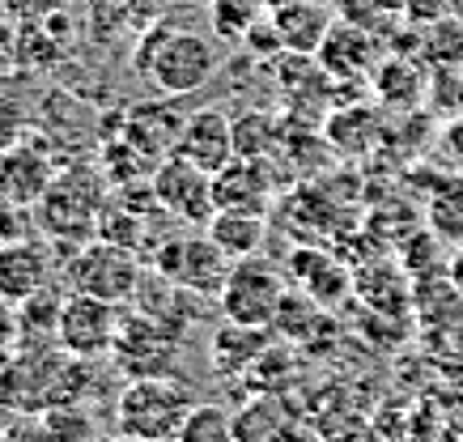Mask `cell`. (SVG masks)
Instances as JSON below:
<instances>
[{
	"instance_id": "277c9868",
	"label": "cell",
	"mask_w": 463,
	"mask_h": 442,
	"mask_svg": "<svg viewBox=\"0 0 463 442\" xmlns=\"http://www.w3.org/2000/svg\"><path fill=\"white\" fill-rule=\"evenodd\" d=\"M60 277H64V286H69L72 294H90V298L128 306L145 281V259L119 243L90 239V243L72 247L69 256H64Z\"/></svg>"
},
{
	"instance_id": "30bf717a",
	"label": "cell",
	"mask_w": 463,
	"mask_h": 442,
	"mask_svg": "<svg viewBox=\"0 0 463 442\" xmlns=\"http://www.w3.org/2000/svg\"><path fill=\"white\" fill-rule=\"evenodd\" d=\"M315 60H319V69L327 72L332 81H370L383 60V43L365 26L336 17L332 30L323 34Z\"/></svg>"
},
{
	"instance_id": "e0dca14e",
	"label": "cell",
	"mask_w": 463,
	"mask_h": 442,
	"mask_svg": "<svg viewBox=\"0 0 463 442\" xmlns=\"http://www.w3.org/2000/svg\"><path fill=\"white\" fill-rule=\"evenodd\" d=\"M234 442H307V426L281 396H251L234 413Z\"/></svg>"
},
{
	"instance_id": "5bb4252c",
	"label": "cell",
	"mask_w": 463,
	"mask_h": 442,
	"mask_svg": "<svg viewBox=\"0 0 463 442\" xmlns=\"http://www.w3.org/2000/svg\"><path fill=\"white\" fill-rule=\"evenodd\" d=\"M60 162L47 149H43L34 136H26L22 145H14V149H5L0 154V196L14 200L17 209H34L43 200V192L52 187V179H56Z\"/></svg>"
},
{
	"instance_id": "d6986e66",
	"label": "cell",
	"mask_w": 463,
	"mask_h": 442,
	"mask_svg": "<svg viewBox=\"0 0 463 442\" xmlns=\"http://www.w3.org/2000/svg\"><path fill=\"white\" fill-rule=\"evenodd\" d=\"M425 230L447 247L463 243V171H438L425 179Z\"/></svg>"
},
{
	"instance_id": "ffe728a7",
	"label": "cell",
	"mask_w": 463,
	"mask_h": 442,
	"mask_svg": "<svg viewBox=\"0 0 463 442\" xmlns=\"http://www.w3.org/2000/svg\"><path fill=\"white\" fill-rule=\"evenodd\" d=\"M272 341H277L272 328H247V324H230L225 319L222 328L213 332V371L225 374V379H242Z\"/></svg>"
},
{
	"instance_id": "8992f818",
	"label": "cell",
	"mask_w": 463,
	"mask_h": 442,
	"mask_svg": "<svg viewBox=\"0 0 463 442\" xmlns=\"http://www.w3.org/2000/svg\"><path fill=\"white\" fill-rule=\"evenodd\" d=\"M234 268V259L213 243L209 234H175L154 247V272L170 277L175 286H183L196 298H217L225 286V277Z\"/></svg>"
},
{
	"instance_id": "484cf974",
	"label": "cell",
	"mask_w": 463,
	"mask_h": 442,
	"mask_svg": "<svg viewBox=\"0 0 463 442\" xmlns=\"http://www.w3.org/2000/svg\"><path fill=\"white\" fill-rule=\"evenodd\" d=\"M43 426L52 429L56 442H99V417L90 413L85 400H64L43 409Z\"/></svg>"
},
{
	"instance_id": "7a4b0ae2",
	"label": "cell",
	"mask_w": 463,
	"mask_h": 442,
	"mask_svg": "<svg viewBox=\"0 0 463 442\" xmlns=\"http://www.w3.org/2000/svg\"><path fill=\"white\" fill-rule=\"evenodd\" d=\"M137 69L154 77V86L170 99H187L209 86L222 69V47L200 30L157 26L137 52Z\"/></svg>"
},
{
	"instance_id": "d4e9b609",
	"label": "cell",
	"mask_w": 463,
	"mask_h": 442,
	"mask_svg": "<svg viewBox=\"0 0 463 442\" xmlns=\"http://www.w3.org/2000/svg\"><path fill=\"white\" fill-rule=\"evenodd\" d=\"M374 136H379V111L374 107H336L323 119V141L345 157L365 154L374 145Z\"/></svg>"
},
{
	"instance_id": "6da1fadb",
	"label": "cell",
	"mask_w": 463,
	"mask_h": 442,
	"mask_svg": "<svg viewBox=\"0 0 463 442\" xmlns=\"http://www.w3.org/2000/svg\"><path fill=\"white\" fill-rule=\"evenodd\" d=\"M111 196V179L102 174L99 162H64L52 179V187L43 192V200L30 209L34 226L47 243L56 247H81L99 234V217H102V204Z\"/></svg>"
},
{
	"instance_id": "d590c367",
	"label": "cell",
	"mask_w": 463,
	"mask_h": 442,
	"mask_svg": "<svg viewBox=\"0 0 463 442\" xmlns=\"http://www.w3.org/2000/svg\"><path fill=\"white\" fill-rule=\"evenodd\" d=\"M115 442H137V438H115Z\"/></svg>"
},
{
	"instance_id": "836d02e7",
	"label": "cell",
	"mask_w": 463,
	"mask_h": 442,
	"mask_svg": "<svg viewBox=\"0 0 463 442\" xmlns=\"http://www.w3.org/2000/svg\"><path fill=\"white\" fill-rule=\"evenodd\" d=\"M0 442H56V438H52V429L43 426V417H26V421H14L5 429Z\"/></svg>"
},
{
	"instance_id": "2e32d148",
	"label": "cell",
	"mask_w": 463,
	"mask_h": 442,
	"mask_svg": "<svg viewBox=\"0 0 463 442\" xmlns=\"http://www.w3.org/2000/svg\"><path fill=\"white\" fill-rule=\"evenodd\" d=\"M183 119H187V111H179V99L162 94V99L137 102V107L124 115V124H119V128H124L132 141L141 145L149 157H157V162H162V157L175 154V141H179Z\"/></svg>"
},
{
	"instance_id": "7402d4cb",
	"label": "cell",
	"mask_w": 463,
	"mask_h": 442,
	"mask_svg": "<svg viewBox=\"0 0 463 442\" xmlns=\"http://www.w3.org/2000/svg\"><path fill=\"white\" fill-rule=\"evenodd\" d=\"M213 243L222 247L230 259H247V256H260L264 251V239H268V217L264 213H234V209H217L213 221L204 226Z\"/></svg>"
},
{
	"instance_id": "4316f807",
	"label": "cell",
	"mask_w": 463,
	"mask_h": 442,
	"mask_svg": "<svg viewBox=\"0 0 463 442\" xmlns=\"http://www.w3.org/2000/svg\"><path fill=\"white\" fill-rule=\"evenodd\" d=\"M268 14H272V0H213V30L230 43H242Z\"/></svg>"
},
{
	"instance_id": "44dd1931",
	"label": "cell",
	"mask_w": 463,
	"mask_h": 442,
	"mask_svg": "<svg viewBox=\"0 0 463 442\" xmlns=\"http://www.w3.org/2000/svg\"><path fill=\"white\" fill-rule=\"evenodd\" d=\"M60 286H43L34 298L17 302V349H52L60 344V311H64Z\"/></svg>"
},
{
	"instance_id": "ba28073f",
	"label": "cell",
	"mask_w": 463,
	"mask_h": 442,
	"mask_svg": "<svg viewBox=\"0 0 463 442\" xmlns=\"http://www.w3.org/2000/svg\"><path fill=\"white\" fill-rule=\"evenodd\" d=\"M149 187H154L162 213L175 217V221H183V226L204 230L213 221V213H217V200H213V174L200 171V166H192V162L179 157V154H170V157L157 162Z\"/></svg>"
},
{
	"instance_id": "7c38bea8",
	"label": "cell",
	"mask_w": 463,
	"mask_h": 442,
	"mask_svg": "<svg viewBox=\"0 0 463 442\" xmlns=\"http://www.w3.org/2000/svg\"><path fill=\"white\" fill-rule=\"evenodd\" d=\"M281 196V183L272 174V157L264 162H247V157H234L225 171L213 174V200L217 209H234V213H264L277 204Z\"/></svg>"
},
{
	"instance_id": "52a82bcc",
	"label": "cell",
	"mask_w": 463,
	"mask_h": 442,
	"mask_svg": "<svg viewBox=\"0 0 463 442\" xmlns=\"http://www.w3.org/2000/svg\"><path fill=\"white\" fill-rule=\"evenodd\" d=\"M179 344L183 336L175 328H166L162 319H154L149 311L132 306L119 315V332H115L111 357L115 366L128 379H145V374H175L179 362Z\"/></svg>"
},
{
	"instance_id": "f1b7e54d",
	"label": "cell",
	"mask_w": 463,
	"mask_h": 442,
	"mask_svg": "<svg viewBox=\"0 0 463 442\" xmlns=\"http://www.w3.org/2000/svg\"><path fill=\"white\" fill-rule=\"evenodd\" d=\"M175 442H234V413L222 404H196L179 426Z\"/></svg>"
},
{
	"instance_id": "f546056e",
	"label": "cell",
	"mask_w": 463,
	"mask_h": 442,
	"mask_svg": "<svg viewBox=\"0 0 463 442\" xmlns=\"http://www.w3.org/2000/svg\"><path fill=\"white\" fill-rule=\"evenodd\" d=\"M30 132H34V107H30L17 89L0 86V154L22 145Z\"/></svg>"
},
{
	"instance_id": "d6a6232c",
	"label": "cell",
	"mask_w": 463,
	"mask_h": 442,
	"mask_svg": "<svg viewBox=\"0 0 463 442\" xmlns=\"http://www.w3.org/2000/svg\"><path fill=\"white\" fill-rule=\"evenodd\" d=\"M438 149L447 154L450 171H463V115H455V119H447V124H442V136H438Z\"/></svg>"
},
{
	"instance_id": "4fadbf2b",
	"label": "cell",
	"mask_w": 463,
	"mask_h": 442,
	"mask_svg": "<svg viewBox=\"0 0 463 442\" xmlns=\"http://www.w3.org/2000/svg\"><path fill=\"white\" fill-rule=\"evenodd\" d=\"M289 272H294L298 289H302L315 306H323V311H336L340 302H349L353 294H357V289H353L357 277H353L349 264L336 256H327V251L315 243H302L289 251Z\"/></svg>"
},
{
	"instance_id": "4dcf8cb0",
	"label": "cell",
	"mask_w": 463,
	"mask_h": 442,
	"mask_svg": "<svg viewBox=\"0 0 463 442\" xmlns=\"http://www.w3.org/2000/svg\"><path fill=\"white\" fill-rule=\"evenodd\" d=\"M400 9L412 26H434V22L450 17V0H400Z\"/></svg>"
},
{
	"instance_id": "83f0119b",
	"label": "cell",
	"mask_w": 463,
	"mask_h": 442,
	"mask_svg": "<svg viewBox=\"0 0 463 442\" xmlns=\"http://www.w3.org/2000/svg\"><path fill=\"white\" fill-rule=\"evenodd\" d=\"M421 56L434 69H463V17H442L434 26H425Z\"/></svg>"
},
{
	"instance_id": "9a60e30c",
	"label": "cell",
	"mask_w": 463,
	"mask_h": 442,
	"mask_svg": "<svg viewBox=\"0 0 463 442\" xmlns=\"http://www.w3.org/2000/svg\"><path fill=\"white\" fill-rule=\"evenodd\" d=\"M52 272L56 259H52V243L47 239H17V243L0 247V298L5 302H26L34 298L43 286H52Z\"/></svg>"
},
{
	"instance_id": "ac0fdd59",
	"label": "cell",
	"mask_w": 463,
	"mask_h": 442,
	"mask_svg": "<svg viewBox=\"0 0 463 442\" xmlns=\"http://www.w3.org/2000/svg\"><path fill=\"white\" fill-rule=\"evenodd\" d=\"M268 22H272V30H277V39H281L285 52L315 56L323 43V34L336 22V14H332L323 0H281V5H272Z\"/></svg>"
},
{
	"instance_id": "603a6c76",
	"label": "cell",
	"mask_w": 463,
	"mask_h": 442,
	"mask_svg": "<svg viewBox=\"0 0 463 442\" xmlns=\"http://www.w3.org/2000/svg\"><path fill=\"white\" fill-rule=\"evenodd\" d=\"M370 89H374V99L395 107V111H412L425 102V72L404 56H383L374 77H370Z\"/></svg>"
},
{
	"instance_id": "cb8c5ba5",
	"label": "cell",
	"mask_w": 463,
	"mask_h": 442,
	"mask_svg": "<svg viewBox=\"0 0 463 442\" xmlns=\"http://www.w3.org/2000/svg\"><path fill=\"white\" fill-rule=\"evenodd\" d=\"M285 149V119L268 107H255V111H242L234 119V157H247V162H264V157H277Z\"/></svg>"
},
{
	"instance_id": "3957f363",
	"label": "cell",
	"mask_w": 463,
	"mask_h": 442,
	"mask_svg": "<svg viewBox=\"0 0 463 442\" xmlns=\"http://www.w3.org/2000/svg\"><path fill=\"white\" fill-rule=\"evenodd\" d=\"M200 400L192 387L175 379V374H145V379H128V387L115 400V429L119 438L137 442H175L179 426Z\"/></svg>"
},
{
	"instance_id": "5b68a950",
	"label": "cell",
	"mask_w": 463,
	"mask_h": 442,
	"mask_svg": "<svg viewBox=\"0 0 463 442\" xmlns=\"http://www.w3.org/2000/svg\"><path fill=\"white\" fill-rule=\"evenodd\" d=\"M285 294H289V286H285L281 264L260 251V256L234 259V268H230L222 294H217V306H222V319H230V324L272 328Z\"/></svg>"
},
{
	"instance_id": "9c48e42d",
	"label": "cell",
	"mask_w": 463,
	"mask_h": 442,
	"mask_svg": "<svg viewBox=\"0 0 463 442\" xmlns=\"http://www.w3.org/2000/svg\"><path fill=\"white\" fill-rule=\"evenodd\" d=\"M119 306L90 294H64V311H60V349L85 362H99L111 353L115 332H119Z\"/></svg>"
},
{
	"instance_id": "e575fe53",
	"label": "cell",
	"mask_w": 463,
	"mask_h": 442,
	"mask_svg": "<svg viewBox=\"0 0 463 442\" xmlns=\"http://www.w3.org/2000/svg\"><path fill=\"white\" fill-rule=\"evenodd\" d=\"M447 277H450V286L463 294V243L450 247V256H447Z\"/></svg>"
},
{
	"instance_id": "8fae6325",
	"label": "cell",
	"mask_w": 463,
	"mask_h": 442,
	"mask_svg": "<svg viewBox=\"0 0 463 442\" xmlns=\"http://www.w3.org/2000/svg\"><path fill=\"white\" fill-rule=\"evenodd\" d=\"M175 154L209 174L225 171L234 162V115H225L222 107H196L183 119Z\"/></svg>"
},
{
	"instance_id": "1f68e13d",
	"label": "cell",
	"mask_w": 463,
	"mask_h": 442,
	"mask_svg": "<svg viewBox=\"0 0 463 442\" xmlns=\"http://www.w3.org/2000/svg\"><path fill=\"white\" fill-rule=\"evenodd\" d=\"M26 209H17L14 200H5L0 196V247H9V243H17V239H26Z\"/></svg>"
}]
</instances>
